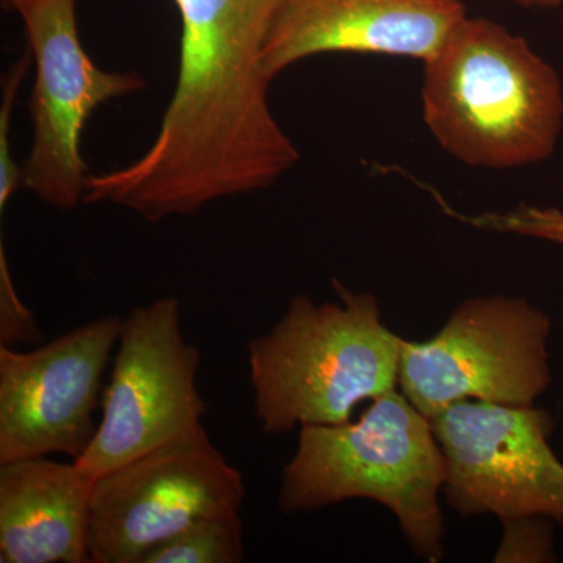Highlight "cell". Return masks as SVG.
<instances>
[{
	"label": "cell",
	"mask_w": 563,
	"mask_h": 563,
	"mask_svg": "<svg viewBox=\"0 0 563 563\" xmlns=\"http://www.w3.org/2000/svg\"><path fill=\"white\" fill-rule=\"evenodd\" d=\"M181 20L176 90L150 150L88 176L85 202L158 222L272 187L299 151L269 106L263 52L285 0H174Z\"/></svg>",
	"instance_id": "1"
},
{
	"label": "cell",
	"mask_w": 563,
	"mask_h": 563,
	"mask_svg": "<svg viewBox=\"0 0 563 563\" xmlns=\"http://www.w3.org/2000/svg\"><path fill=\"white\" fill-rule=\"evenodd\" d=\"M421 99L440 146L474 168H523L558 146L561 77L498 22L466 14L424 62Z\"/></svg>",
	"instance_id": "2"
},
{
	"label": "cell",
	"mask_w": 563,
	"mask_h": 563,
	"mask_svg": "<svg viewBox=\"0 0 563 563\" xmlns=\"http://www.w3.org/2000/svg\"><path fill=\"white\" fill-rule=\"evenodd\" d=\"M332 285L340 302L295 296L247 346L255 417L269 435L351 421L358 404L398 385L402 339L384 324L379 302Z\"/></svg>",
	"instance_id": "3"
},
{
	"label": "cell",
	"mask_w": 563,
	"mask_h": 563,
	"mask_svg": "<svg viewBox=\"0 0 563 563\" xmlns=\"http://www.w3.org/2000/svg\"><path fill=\"white\" fill-rule=\"evenodd\" d=\"M299 431L298 450L282 470V512L373 499L395 515L418 558L442 559L443 453L431 420L402 393L377 396L358 421Z\"/></svg>",
	"instance_id": "4"
},
{
	"label": "cell",
	"mask_w": 563,
	"mask_h": 563,
	"mask_svg": "<svg viewBox=\"0 0 563 563\" xmlns=\"http://www.w3.org/2000/svg\"><path fill=\"white\" fill-rule=\"evenodd\" d=\"M551 320L523 298L468 299L426 342L402 339L398 384L429 420L465 399L536 406L550 387Z\"/></svg>",
	"instance_id": "5"
},
{
	"label": "cell",
	"mask_w": 563,
	"mask_h": 563,
	"mask_svg": "<svg viewBox=\"0 0 563 563\" xmlns=\"http://www.w3.org/2000/svg\"><path fill=\"white\" fill-rule=\"evenodd\" d=\"M201 352L181 332L180 302L162 298L122 322L98 432L77 466L99 479L201 426Z\"/></svg>",
	"instance_id": "6"
},
{
	"label": "cell",
	"mask_w": 563,
	"mask_h": 563,
	"mask_svg": "<svg viewBox=\"0 0 563 563\" xmlns=\"http://www.w3.org/2000/svg\"><path fill=\"white\" fill-rule=\"evenodd\" d=\"M244 498L242 473L198 426L95 481L90 562L141 563L196 521L240 512Z\"/></svg>",
	"instance_id": "7"
},
{
	"label": "cell",
	"mask_w": 563,
	"mask_h": 563,
	"mask_svg": "<svg viewBox=\"0 0 563 563\" xmlns=\"http://www.w3.org/2000/svg\"><path fill=\"white\" fill-rule=\"evenodd\" d=\"M444 459L443 492L463 517L504 523H563V462L551 448L554 421L536 406L465 399L431 418Z\"/></svg>",
	"instance_id": "8"
},
{
	"label": "cell",
	"mask_w": 563,
	"mask_h": 563,
	"mask_svg": "<svg viewBox=\"0 0 563 563\" xmlns=\"http://www.w3.org/2000/svg\"><path fill=\"white\" fill-rule=\"evenodd\" d=\"M77 0H22L18 9L27 31L36 79L31 101L32 151L24 187L58 210L85 198L87 163L81 133L107 101L143 90L136 73L99 69L81 46Z\"/></svg>",
	"instance_id": "9"
},
{
	"label": "cell",
	"mask_w": 563,
	"mask_h": 563,
	"mask_svg": "<svg viewBox=\"0 0 563 563\" xmlns=\"http://www.w3.org/2000/svg\"><path fill=\"white\" fill-rule=\"evenodd\" d=\"M121 317H103L35 350L0 346V465L87 453Z\"/></svg>",
	"instance_id": "10"
},
{
	"label": "cell",
	"mask_w": 563,
	"mask_h": 563,
	"mask_svg": "<svg viewBox=\"0 0 563 563\" xmlns=\"http://www.w3.org/2000/svg\"><path fill=\"white\" fill-rule=\"evenodd\" d=\"M466 16L461 0H285L263 52L266 76L320 54L428 62Z\"/></svg>",
	"instance_id": "11"
},
{
	"label": "cell",
	"mask_w": 563,
	"mask_h": 563,
	"mask_svg": "<svg viewBox=\"0 0 563 563\" xmlns=\"http://www.w3.org/2000/svg\"><path fill=\"white\" fill-rule=\"evenodd\" d=\"M92 487L74 461L0 465V562H90Z\"/></svg>",
	"instance_id": "12"
},
{
	"label": "cell",
	"mask_w": 563,
	"mask_h": 563,
	"mask_svg": "<svg viewBox=\"0 0 563 563\" xmlns=\"http://www.w3.org/2000/svg\"><path fill=\"white\" fill-rule=\"evenodd\" d=\"M244 559L240 512L211 515L151 551L141 563H239Z\"/></svg>",
	"instance_id": "13"
},
{
	"label": "cell",
	"mask_w": 563,
	"mask_h": 563,
	"mask_svg": "<svg viewBox=\"0 0 563 563\" xmlns=\"http://www.w3.org/2000/svg\"><path fill=\"white\" fill-rule=\"evenodd\" d=\"M446 211L451 217L483 231L531 236L563 246V210L555 207H533L523 203L504 213L479 214H459L451 209Z\"/></svg>",
	"instance_id": "14"
},
{
	"label": "cell",
	"mask_w": 563,
	"mask_h": 563,
	"mask_svg": "<svg viewBox=\"0 0 563 563\" xmlns=\"http://www.w3.org/2000/svg\"><path fill=\"white\" fill-rule=\"evenodd\" d=\"M32 52L24 55L11 66L7 76L3 77L2 106H0V210H5L11 196L24 185V168L18 166L11 157L10 129L11 110L16 101L18 91L29 66H31Z\"/></svg>",
	"instance_id": "15"
},
{
	"label": "cell",
	"mask_w": 563,
	"mask_h": 563,
	"mask_svg": "<svg viewBox=\"0 0 563 563\" xmlns=\"http://www.w3.org/2000/svg\"><path fill=\"white\" fill-rule=\"evenodd\" d=\"M43 343V333L38 328L35 314L21 301L3 244L0 246V346H27Z\"/></svg>",
	"instance_id": "16"
},
{
	"label": "cell",
	"mask_w": 563,
	"mask_h": 563,
	"mask_svg": "<svg viewBox=\"0 0 563 563\" xmlns=\"http://www.w3.org/2000/svg\"><path fill=\"white\" fill-rule=\"evenodd\" d=\"M512 2L528 9H555L563 5V0H512Z\"/></svg>",
	"instance_id": "17"
},
{
	"label": "cell",
	"mask_w": 563,
	"mask_h": 563,
	"mask_svg": "<svg viewBox=\"0 0 563 563\" xmlns=\"http://www.w3.org/2000/svg\"><path fill=\"white\" fill-rule=\"evenodd\" d=\"M3 5H5V9L9 10H16L18 5L22 2V0H2Z\"/></svg>",
	"instance_id": "18"
}]
</instances>
